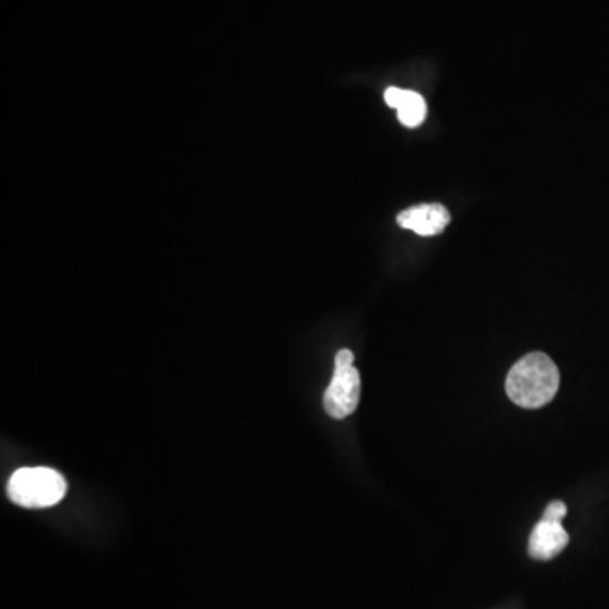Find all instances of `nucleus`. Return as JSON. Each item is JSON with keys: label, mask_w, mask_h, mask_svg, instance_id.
I'll return each mask as SVG.
<instances>
[{"label": "nucleus", "mask_w": 609, "mask_h": 609, "mask_svg": "<svg viewBox=\"0 0 609 609\" xmlns=\"http://www.w3.org/2000/svg\"><path fill=\"white\" fill-rule=\"evenodd\" d=\"M567 515V506L562 502H554L545 508L544 518L541 520L556 522L562 524Z\"/></svg>", "instance_id": "7"}, {"label": "nucleus", "mask_w": 609, "mask_h": 609, "mask_svg": "<svg viewBox=\"0 0 609 609\" xmlns=\"http://www.w3.org/2000/svg\"><path fill=\"white\" fill-rule=\"evenodd\" d=\"M361 399V376L354 368V354L349 349L339 351L332 381L323 394V406L336 420L348 419L355 412Z\"/></svg>", "instance_id": "3"}, {"label": "nucleus", "mask_w": 609, "mask_h": 609, "mask_svg": "<svg viewBox=\"0 0 609 609\" xmlns=\"http://www.w3.org/2000/svg\"><path fill=\"white\" fill-rule=\"evenodd\" d=\"M396 220L403 229L413 230L419 236H437L451 223V214L444 205L422 204L406 208Z\"/></svg>", "instance_id": "4"}, {"label": "nucleus", "mask_w": 609, "mask_h": 609, "mask_svg": "<svg viewBox=\"0 0 609 609\" xmlns=\"http://www.w3.org/2000/svg\"><path fill=\"white\" fill-rule=\"evenodd\" d=\"M8 495L22 508H48L65 498L66 481L51 467H22L9 479Z\"/></svg>", "instance_id": "2"}, {"label": "nucleus", "mask_w": 609, "mask_h": 609, "mask_svg": "<svg viewBox=\"0 0 609 609\" xmlns=\"http://www.w3.org/2000/svg\"><path fill=\"white\" fill-rule=\"evenodd\" d=\"M560 374L545 352H530L506 376V394L522 409L537 410L556 399Z\"/></svg>", "instance_id": "1"}, {"label": "nucleus", "mask_w": 609, "mask_h": 609, "mask_svg": "<svg viewBox=\"0 0 609 609\" xmlns=\"http://www.w3.org/2000/svg\"><path fill=\"white\" fill-rule=\"evenodd\" d=\"M384 101L390 107L399 111V118L403 126L419 127L426 117L425 99L412 92V90L396 89L390 86L384 92Z\"/></svg>", "instance_id": "6"}, {"label": "nucleus", "mask_w": 609, "mask_h": 609, "mask_svg": "<svg viewBox=\"0 0 609 609\" xmlns=\"http://www.w3.org/2000/svg\"><path fill=\"white\" fill-rule=\"evenodd\" d=\"M569 545V535L562 524L540 520L535 525L528 544V554L535 560H553Z\"/></svg>", "instance_id": "5"}]
</instances>
